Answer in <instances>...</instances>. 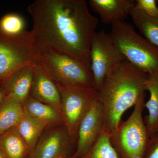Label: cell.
<instances>
[{
    "label": "cell",
    "mask_w": 158,
    "mask_h": 158,
    "mask_svg": "<svg viewBox=\"0 0 158 158\" xmlns=\"http://www.w3.org/2000/svg\"><path fill=\"white\" fill-rule=\"evenodd\" d=\"M111 34L125 59L148 75L158 76V48L124 21L113 23Z\"/></svg>",
    "instance_id": "3957f363"
},
{
    "label": "cell",
    "mask_w": 158,
    "mask_h": 158,
    "mask_svg": "<svg viewBox=\"0 0 158 158\" xmlns=\"http://www.w3.org/2000/svg\"><path fill=\"white\" fill-rule=\"evenodd\" d=\"M143 158H158V133L150 139Z\"/></svg>",
    "instance_id": "7402d4cb"
},
{
    "label": "cell",
    "mask_w": 158,
    "mask_h": 158,
    "mask_svg": "<svg viewBox=\"0 0 158 158\" xmlns=\"http://www.w3.org/2000/svg\"><path fill=\"white\" fill-rule=\"evenodd\" d=\"M0 158H6L3 155L2 153V152L1 150H0Z\"/></svg>",
    "instance_id": "cb8c5ba5"
},
{
    "label": "cell",
    "mask_w": 158,
    "mask_h": 158,
    "mask_svg": "<svg viewBox=\"0 0 158 158\" xmlns=\"http://www.w3.org/2000/svg\"><path fill=\"white\" fill-rule=\"evenodd\" d=\"M145 95L134 106L131 116L110 134V141L119 158H143L150 140L143 117Z\"/></svg>",
    "instance_id": "5b68a950"
},
{
    "label": "cell",
    "mask_w": 158,
    "mask_h": 158,
    "mask_svg": "<svg viewBox=\"0 0 158 158\" xmlns=\"http://www.w3.org/2000/svg\"><path fill=\"white\" fill-rule=\"evenodd\" d=\"M57 86L61 95L64 126L73 142L77 143L79 125L98 92L94 88L88 87Z\"/></svg>",
    "instance_id": "52a82bcc"
},
{
    "label": "cell",
    "mask_w": 158,
    "mask_h": 158,
    "mask_svg": "<svg viewBox=\"0 0 158 158\" xmlns=\"http://www.w3.org/2000/svg\"><path fill=\"white\" fill-rule=\"evenodd\" d=\"M158 133H157V134H158Z\"/></svg>",
    "instance_id": "4316f807"
},
{
    "label": "cell",
    "mask_w": 158,
    "mask_h": 158,
    "mask_svg": "<svg viewBox=\"0 0 158 158\" xmlns=\"http://www.w3.org/2000/svg\"><path fill=\"white\" fill-rule=\"evenodd\" d=\"M130 15L144 38L158 48V23L135 7Z\"/></svg>",
    "instance_id": "d6986e66"
},
{
    "label": "cell",
    "mask_w": 158,
    "mask_h": 158,
    "mask_svg": "<svg viewBox=\"0 0 158 158\" xmlns=\"http://www.w3.org/2000/svg\"><path fill=\"white\" fill-rule=\"evenodd\" d=\"M88 3L99 15L102 22L111 25L118 21H124L135 6L134 0H90Z\"/></svg>",
    "instance_id": "4fadbf2b"
},
{
    "label": "cell",
    "mask_w": 158,
    "mask_h": 158,
    "mask_svg": "<svg viewBox=\"0 0 158 158\" xmlns=\"http://www.w3.org/2000/svg\"><path fill=\"white\" fill-rule=\"evenodd\" d=\"M15 128L28 146L30 154L34 149L43 132L46 129L49 128L45 123L26 114Z\"/></svg>",
    "instance_id": "ac0fdd59"
},
{
    "label": "cell",
    "mask_w": 158,
    "mask_h": 158,
    "mask_svg": "<svg viewBox=\"0 0 158 158\" xmlns=\"http://www.w3.org/2000/svg\"><path fill=\"white\" fill-rule=\"evenodd\" d=\"M35 65H27L12 73L2 83L5 98L22 104L30 95Z\"/></svg>",
    "instance_id": "8fae6325"
},
{
    "label": "cell",
    "mask_w": 158,
    "mask_h": 158,
    "mask_svg": "<svg viewBox=\"0 0 158 158\" xmlns=\"http://www.w3.org/2000/svg\"></svg>",
    "instance_id": "484cf974"
},
{
    "label": "cell",
    "mask_w": 158,
    "mask_h": 158,
    "mask_svg": "<svg viewBox=\"0 0 158 158\" xmlns=\"http://www.w3.org/2000/svg\"><path fill=\"white\" fill-rule=\"evenodd\" d=\"M74 144L64 125L52 127L41 135L30 154V158H56L66 157L72 144Z\"/></svg>",
    "instance_id": "30bf717a"
},
{
    "label": "cell",
    "mask_w": 158,
    "mask_h": 158,
    "mask_svg": "<svg viewBox=\"0 0 158 158\" xmlns=\"http://www.w3.org/2000/svg\"><path fill=\"white\" fill-rule=\"evenodd\" d=\"M25 115L22 104L5 98L0 105V135L16 127Z\"/></svg>",
    "instance_id": "e0dca14e"
},
{
    "label": "cell",
    "mask_w": 158,
    "mask_h": 158,
    "mask_svg": "<svg viewBox=\"0 0 158 158\" xmlns=\"http://www.w3.org/2000/svg\"><path fill=\"white\" fill-rule=\"evenodd\" d=\"M146 90L149 92V99L144 104L148 112L144 118L150 139L158 133V76L148 75Z\"/></svg>",
    "instance_id": "9a60e30c"
},
{
    "label": "cell",
    "mask_w": 158,
    "mask_h": 158,
    "mask_svg": "<svg viewBox=\"0 0 158 158\" xmlns=\"http://www.w3.org/2000/svg\"><path fill=\"white\" fill-rule=\"evenodd\" d=\"M36 43L90 68L91 42L98 20L85 0H36L28 6Z\"/></svg>",
    "instance_id": "6da1fadb"
},
{
    "label": "cell",
    "mask_w": 158,
    "mask_h": 158,
    "mask_svg": "<svg viewBox=\"0 0 158 158\" xmlns=\"http://www.w3.org/2000/svg\"><path fill=\"white\" fill-rule=\"evenodd\" d=\"M26 115L45 123L49 128L64 125L62 115L50 105L37 100L31 95L23 103Z\"/></svg>",
    "instance_id": "5bb4252c"
},
{
    "label": "cell",
    "mask_w": 158,
    "mask_h": 158,
    "mask_svg": "<svg viewBox=\"0 0 158 158\" xmlns=\"http://www.w3.org/2000/svg\"><path fill=\"white\" fill-rule=\"evenodd\" d=\"M56 158H67L66 156H59L57 157Z\"/></svg>",
    "instance_id": "d4e9b609"
},
{
    "label": "cell",
    "mask_w": 158,
    "mask_h": 158,
    "mask_svg": "<svg viewBox=\"0 0 158 158\" xmlns=\"http://www.w3.org/2000/svg\"><path fill=\"white\" fill-rule=\"evenodd\" d=\"M38 55L32 31L14 36L0 32V84L20 69L36 65Z\"/></svg>",
    "instance_id": "8992f818"
},
{
    "label": "cell",
    "mask_w": 158,
    "mask_h": 158,
    "mask_svg": "<svg viewBox=\"0 0 158 158\" xmlns=\"http://www.w3.org/2000/svg\"><path fill=\"white\" fill-rule=\"evenodd\" d=\"M81 158H119L110 141V134L104 129L88 152Z\"/></svg>",
    "instance_id": "ffe728a7"
},
{
    "label": "cell",
    "mask_w": 158,
    "mask_h": 158,
    "mask_svg": "<svg viewBox=\"0 0 158 158\" xmlns=\"http://www.w3.org/2000/svg\"><path fill=\"white\" fill-rule=\"evenodd\" d=\"M30 95L61 112L60 91L56 84L39 67L34 66Z\"/></svg>",
    "instance_id": "7c38bea8"
},
{
    "label": "cell",
    "mask_w": 158,
    "mask_h": 158,
    "mask_svg": "<svg viewBox=\"0 0 158 158\" xmlns=\"http://www.w3.org/2000/svg\"><path fill=\"white\" fill-rule=\"evenodd\" d=\"M148 75L125 60L106 76L98 98L103 113L104 129L111 134L117 129L125 112L145 94Z\"/></svg>",
    "instance_id": "7a4b0ae2"
},
{
    "label": "cell",
    "mask_w": 158,
    "mask_h": 158,
    "mask_svg": "<svg viewBox=\"0 0 158 158\" xmlns=\"http://www.w3.org/2000/svg\"><path fill=\"white\" fill-rule=\"evenodd\" d=\"M125 60L111 34L104 31L95 32L90 47V68L98 92L108 73Z\"/></svg>",
    "instance_id": "ba28073f"
},
{
    "label": "cell",
    "mask_w": 158,
    "mask_h": 158,
    "mask_svg": "<svg viewBox=\"0 0 158 158\" xmlns=\"http://www.w3.org/2000/svg\"><path fill=\"white\" fill-rule=\"evenodd\" d=\"M0 150L6 158H26L28 146L16 128L0 135Z\"/></svg>",
    "instance_id": "2e32d148"
},
{
    "label": "cell",
    "mask_w": 158,
    "mask_h": 158,
    "mask_svg": "<svg viewBox=\"0 0 158 158\" xmlns=\"http://www.w3.org/2000/svg\"><path fill=\"white\" fill-rule=\"evenodd\" d=\"M36 46L38 55L35 66L41 68L57 86H81L95 89L90 68L66 55L37 44Z\"/></svg>",
    "instance_id": "277c9868"
},
{
    "label": "cell",
    "mask_w": 158,
    "mask_h": 158,
    "mask_svg": "<svg viewBox=\"0 0 158 158\" xmlns=\"http://www.w3.org/2000/svg\"><path fill=\"white\" fill-rule=\"evenodd\" d=\"M24 19L15 13L6 14L0 19V32L7 36H17L26 31Z\"/></svg>",
    "instance_id": "44dd1931"
},
{
    "label": "cell",
    "mask_w": 158,
    "mask_h": 158,
    "mask_svg": "<svg viewBox=\"0 0 158 158\" xmlns=\"http://www.w3.org/2000/svg\"><path fill=\"white\" fill-rule=\"evenodd\" d=\"M104 129L102 108L98 94L79 125L77 149L72 158H81L86 154L102 132Z\"/></svg>",
    "instance_id": "9c48e42d"
},
{
    "label": "cell",
    "mask_w": 158,
    "mask_h": 158,
    "mask_svg": "<svg viewBox=\"0 0 158 158\" xmlns=\"http://www.w3.org/2000/svg\"><path fill=\"white\" fill-rule=\"evenodd\" d=\"M5 99V95H4V91H3L2 84H0V105Z\"/></svg>",
    "instance_id": "603a6c76"
}]
</instances>
